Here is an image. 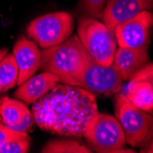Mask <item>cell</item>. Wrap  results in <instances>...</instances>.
I'll list each match as a JSON object with an SVG mask.
<instances>
[{"instance_id":"1","label":"cell","mask_w":153,"mask_h":153,"mask_svg":"<svg viewBox=\"0 0 153 153\" xmlns=\"http://www.w3.org/2000/svg\"><path fill=\"white\" fill-rule=\"evenodd\" d=\"M97 114L96 96L66 83H56L32 105L34 120L40 129L65 137H82Z\"/></svg>"},{"instance_id":"10","label":"cell","mask_w":153,"mask_h":153,"mask_svg":"<svg viewBox=\"0 0 153 153\" xmlns=\"http://www.w3.org/2000/svg\"><path fill=\"white\" fill-rule=\"evenodd\" d=\"M13 55L19 68L17 85H20L26 80L30 78L39 68L41 51L33 40L21 36L14 45Z\"/></svg>"},{"instance_id":"7","label":"cell","mask_w":153,"mask_h":153,"mask_svg":"<svg viewBox=\"0 0 153 153\" xmlns=\"http://www.w3.org/2000/svg\"><path fill=\"white\" fill-rule=\"evenodd\" d=\"M123 82L113 64L104 66L93 59L74 86L85 89L94 96H110L120 92Z\"/></svg>"},{"instance_id":"17","label":"cell","mask_w":153,"mask_h":153,"mask_svg":"<svg viewBox=\"0 0 153 153\" xmlns=\"http://www.w3.org/2000/svg\"><path fill=\"white\" fill-rule=\"evenodd\" d=\"M107 0H80V7L90 18L101 19Z\"/></svg>"},{"instance_id":"11","label":"cell","mask_w":153,"mask_h":153,"mask_svg":"<svg viewBox=\"0 0 153 153\" xmlns=\"http://www.w3.org/2000/svg\"><path fill=\"white\" fill-rule=\"evenodd\" d=\"M0 122L15 131L27 132L31 130L35 120L26 105L5 96L0 103Z\"/></svg>"},{"instance_id":"20","label":"cell","mask_w":153,"mask_h":153,"mask_svg":"<svg viewBox=\"0 0 153 153\" xmlns=\"http://www.w3.org/2000/svg\"><path fill=\"white\" fill-rule=\"evenodd\" d=\"M27 135V132L15 131L13 129H10L9 128L5 126L3 123L0 122V147L9 140H15V138L21 137Z\"/></svg>"},{"instance_id":"19","label":"cell","mask_w":153,"mask_h":153,"mask_svg":"<svg viewBox=\"0 0 153 153\" xmlns=\"http://www.w3.org/2000/svg\"><path fill=\"white\" fill-rule=\"evenodd\" d=\"M129 81H145L150 83H153V65L151 62L145 64L140 70H137L135 74H133Z\"/></svg>"},{"instance_id":"9","label":"cell","mask_w":153,"mask_h":153,"mask_svg":"<svg viewBox=\"0 0 153 153\" xmlns=\"http://www.w3.org/2000/svg\"><path fill=\"white\" fill-rule=\"evenodd\" d=\"M153 0H107L102 20L109 30L120 22L132 19L138 13L152 8Z\"/></svg>"},{"instance_id":"4","label":"cell","mask_w":153,"mask_h":153,"mask_svg":"<svg viewBox=\"0 0 153 153\" xmlns=\"http://www.w3.org/2000/svg\"><path fill=\"white\" fill-rule=\"evenodd\" d=\"M77 35L91 57L101 65H112L117 51L114 30L98 19L82 17L77 24Z\"/></svg>"},{"instance_id":"13","label":"cell","mask_w":153,"mask_h":153,"mask_svg":"<svg viewBox=\"0 0 153 153\" xmlns=\"http://www.w3.org/2000/svg\"><path fill=\"white\" fill-rule=\"evenodd\" d=\"M149 59L148 49L118 47L112 64L118 70L123 81H128L133 74L149 62Z\"/></svg>"},{"instance_id":"2","label":"cell","mask_w":153,"mask_h":153,"mask_svg":"<svg viewBox=\"0 0 153 153\" xmlns=\"http://www.w3.org/2000/svg\"><path fill=\"white\" fill-rule=\"evenodd\" d=\"M92 60L75 34L58 45L41 51L39 68L58 76L63 83L75 85Z\"/></svg>"},{"instance_id":"15","label":"cell","mask_w":153,"mask_h":153,"mask_svg":"<svg viewBox=\"0 0 153 153\" xmlns=\"http://www.w3.org/2000/svg\"><path fill=\"white\" fill-rule=\"evenodd\" d=\"M19 68L13 53H7L0 61V93H4L17 85Z\"/></svg>"},{"instance_id":"5","label":"cell","mask_w":153,"mask_h":153,"mask_svg":"<svg viewBox=\"0 0 153 153\" xmlns=\"http://www.w3.org/2000/svg\"><path fill=\"white\" fill-rule=\"evenodd\" d=\"M74 30V18L61 11L49 13L33 19L27 27V37L41 49L58 45L70 37Z\"/></svg>"},{"instance_id":"16","label":"cell","mask_w":153,"mask_h":153,"mask_svg":"<svg viewBox=\"0 0 153 153\" xmlns=\"http://www.w3.org/2000/svg\"><path fill=\"white\" fill-rule=\"evenodd\" d=\"M42 153H91L90 148H87L79 141L57 140L48 142L43 149Z\"/></svg>"},{"instance_id":"6","label":"cell","mask_w":153,"mask_h":153,"mask_svg":"<svg viewBox=\"0 0 153 153\" xmlns=\"http://www.w3.org/2000/svg\"><path fill=\"white\" fill-rule=\"evenodd\" d=\"M82 137L90 149L99 153H108L123 148L126 137L118 120L107 114H97L90 121Z\"/></svg>"},{"instance_id":"21","label":"cell","mask_w":153,"mask_h":153,"mask_svg":"<svg viewBox=\"0 0 153 153\" xmlns=\"http://www.w3.org/2000/svg\"><path fill=\"white\" fill-rule=\"evenodd\" d=\"M7 53V49L4 48V49H0V61L2 60V58L5 56V55Z\"/></svg>"},{"instance_id":"12","label":"cell","mask_w":153,"mask_h":153,"mask_svg":"<svg viewBox=\"0 0 153 153\" xmlns=\"http://www.w3.org/2000/svg\"><path fill=\"white\" fill-rule=\"evenodd\" d=\"M59 82L58 76L45 71L26 80L14 93V97L27 105L33 104Z\"/></svg>"},{"instance_id":"14","label":"cell","mask_w":153,"mask_h":153,"mask_svg":"<svg viewBox=\"0 0 153 153\" xmlns=\"http://www.w3.org/2000/svg\"><path fill=\"white\" fill-rule=\"evenodd\" d=\"M128 101L149 114L153 112V83L145 81H130L124 94Z\"/></svg>"},{"instance_id":"8","label":"cell","mask_w":153,"mask_h":153,"mask_svg":"<svg viewBox=\"0 0 153 153\" xmlns=\"http://www.w3.org/2000/svg\"><path fill=\"white\" fill-rule=\"evenodd\" d=\"M152 22V13L144 10L132 19L118 23L114 27L117 43L119 47L148 49Z\"/></svg>"},{"instance_id":"22","label":"cell","mask_w":153,"mask_h":153,"mask_svg":"<svg viewBox=\"0 0 153 153\" xmlns=\"http://www.w3.org/2000/svg\"><path fill=\"white\" fill-rule=\"evenodd\" d=\"M4 97H5V96H0V103H1V102L3 101V99H4Z\"/></svg>"},{"instance_id":"3","label":"cell","mask_w":153,"mask_h":153,"mask_svg":"<svg viewBox=\"0 0 153 153\" xmlns=\"http://www.w3.org/2000/svg\"><path fill=\"white\" fill-rule=\"evenodd\" d=\"M116 118L120 123L126 142L134 148H145L152 143L153 118L150 114L133 105L124 94L114 98Z\"/></svg>"},{"instance_id":"18","label":"cell","mask_w":153,"mask_h":153,"mask_svg":"<svg viewBox=\"0 0 153 153\" xmlns=\"http://www.w3.org/2000/svg\"><path fill=\"white\" fill-rule=\"evenodd\" d=\"M30 138L29 136L9 140L0 147V153H27L30 149Z\"/></svg>"}]
</instances>
